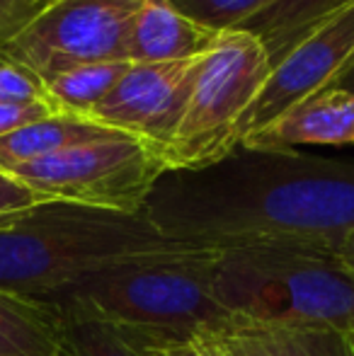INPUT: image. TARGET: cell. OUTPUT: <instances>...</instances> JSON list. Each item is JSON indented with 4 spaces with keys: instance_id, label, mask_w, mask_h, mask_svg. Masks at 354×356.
Here are the masks:
<instances>
[{
    "instance_id": "obj_1",
    "label": "cell",
    "mask_w": 354,
    "mask_h": 356,
    "mask_svg": "<svg viewBox=\"0 0 354 356\" xmlns=\"http://www.w3.org/2000/svg\"><path fill=\"white\" fill-rule=\"evenodd\" d=\"M143 216L202 250L250 245L337 248L354 228V160L238 145L202 170H170Z\"/></svg>"
},
{
    "instance_id": "obj_2",
    "label": "cell",
    "mask_w": 354,
    "mask_h": 356,
    "mask_svg": "<svg viewBox=\"0 0 354 356\" xmlns=\"http://www.w3.org/2000/svg\"><path fill=\"white\" fill-rule=\"evenodd\" d=\"M197 250L163 235L143 213L39 202L0 216V291L49 300L107 269Z\"/></svg>"
},
{
    "instance_id": "obj_3",
    "label": "cell",
    "mask_w": 354,
    "mask_h": 356,
    "mask_svg": "<svg viewBox=\"0 0 354 356\" xmlns=\"http://www.w3.org/2000/svg\"><path fill=\"white\" fill-rule=\"evenodd\" d=\"M218 252L153 257L107 269L49 298L63 320H99L124 330L134 342H182L236 325L214 291Z\"/></svg>"
},
{
    "instance_id": "obj_4",
    "label": "cell",
    "mask_w": 354,
    "mask_h": 356,
    "mask_svg": "<svg viewBox=\"0 0 354 356\" xmlns=\"http://www.w3.org/2000/svg\"><path fill=\"white\" fill-rule=\"evenodd\" d=\"M214 291L236 320L354 330V279L332 248L221 250L214 262Z\"/></svg>"
},
{
    "instance_id": "obj_5",
    "label": "cell",
    "mask_w": 354,
    "mask_h": 356,
    "mask_svg": "<svg viewBox=\"0 0 354 356\" xmlns=\"http://www.w3.org/2000/svg\"><path fill=\"white\" fill-rule=\"evenodd\" d=\"M272 75L260 39L243 29L223 32L204 56L182 122L166 148L170 170H202L228 158L246 138L248 117Z\"/></svg>"
},
{
    "instance_id": "obj_6",
    "label": "cell",
    "mask_w": 354,
    "mask_h": 356,
    "mask_svg": "<svg viewBox=\"0 0 354 356\" xmlns=\"http://www.w3.org/2000/svg\"><path fill=\"white\" fill-rule=\"evenodd\" d=\"M166 172L168 165L161 150L117 131L68 145L10 175L27 184L42 202L141 213Z\"/></svg>"
},
{
    "instance_id": "obj_7",
    "label": "cell",
    "mask_w": 354,
    "mask_h": 356,
    "mask_svg": "<svg viewBox=\"0 0 354 356\" xmlns=\"http://www.w3.org/2000/svg\"><path fill=\"white\" fill-rule=\"evenodd\" d=\"M146 0H54L0 56L49 78L86 63L129 61V32Z\"/></svg>"
},
{
    "instance_id": "obj_8",
    "label": "cell",
    "mask_w": 354,
    "mask_h": 356,
    "mask_svg": "<svg viewBox=\"0 0 354 356\" xmlns=\"http://www.w3.org/2000/svg\"><path fill=\"white\" fill-rule=\"evenodd\" d=\"M204 56L172 63H131L112 92L88 114V122L166 153L182 122Z\"/></svg>"
},
{
    "instance_id": "obj_9",
    "label": "cell",
    "mask_w": 354,
    "mask_h": 356,
    "mask_svg": "<svg viewBox=\"0 0 354 356\" xmlns=\"http://www.w3.org/2000/svg\"><path fill=\"white\" fill-rule=\"evenodd\" d=\"M354 71V5L342 10L308 39H303L287 58L272 68L250 117L246 136L260 131L287 109L323 90L342 88Z\"/></svg>"
},
{
    "instance_id": "obj_10",
    "label": "cell",
    "mask_w": 354,
    "mask_h": 356,
    "mask_svg": "<svg viewBox=\"0 0 354 356\" xmlns=\"http://www.w3.org/2000/svg\"><path fill=\"white\" fill-rule=\"evenodd\" d=\"M354 90L332 88L293 104L291 109L243 138L255 150H291L296 145H352Z\"/></svg>"
},
{
    "instance_id": "obj_11",
    "label": "cell",
    "mask_w": 354,
    "mask_h": 356,
    "mask_svg": "<svg viewBox=\"0 0 354 356\" xmlns=\"http://www.w3.org/2000/svg\"><path fill=\"white\" fill-rule=\"evenodd\" d=\"M218 32L202 27L170 0H146L129 32L127 56L131 63H172L209 54Z\"/></svg>"
},
{
    "instance_id": "obj_12",
    "label": "cell",
    "mask_w": 354,
    "mask_h": 356,
    "mask_svg": "<svg viewBox=\"0 0 354 356\" xmlns=\"http://www.w3.org/2000/svg\"><path fill=\"white\" fill-rule=\"evenodd\" d=\"M66 320L49 300L0 291V356H61Z\"/></svg>"
},
{
    "instance_id": "obj_13",
    "label": "cell",
    "mask_w": 354,
    "mask_h": 356,
    "mask_svg": "<svg viewBox=\"0 0 354 356\" xmlns=\"http://www.w3.org/2000/svg\"><path fill=\"white\" fill-rule=\"evenodd\" d=\"M350 5H354V0H272L241 29L260 39L274 68L303 39Z\"/></svg>"
},
{
    "instance_id": "obj_14",
    "label": "cell",
    "mask_w": 354,
    "mask_h": 356,
    "mask_svg": "<svg viewBox=\"0 0 354 356\" xmlns=\"http://www.w3.org/2000/svg\"><path fill=\"white\" fill-rule=\"evenodd\" d=\"M221 334L250 356H354L347 332L330 327L236 320V325Z\"/></svg>"
},
{
    "instance_id": "obj_15",
    "label": "cell",
    "mask_w": 354,
    "mask_h": 356,
    "mask_svg": "<svg viewBox=\"0 0 354 356\" xmlns=\"http://www.w3.org/2000/svg\"><path fill=\"white\" fill-rule=\"evenodd\" d=\"M109 134L117 131L97 127V124L73 117V114H51V117L27 124V127L0 138V170L13 172L22 165L37 163L68 145L95 141V138L109 136Z\"/></svg>"
},
{
    "instance_id": "obj_16",
    "label": "cell",
    "mask_w": 354,
    "mask_h": 356,
    "mask_svg": "<svg viewBox=\"0 0 354 356\" xmlns=\"http://www.w3.org/2000/svg\"><path fill=\"white\" fill-rule=\"evenodd\" d=\"M131 61H102L86 63L56 75L44 78L47 92L54 107L63 114L88 119V114L114 90V85L127 75Z\"/></svg>"
},
{
    "instance_id": "obj_17",
    "label": "cell",
    "mask_w": 354,
    "mask_h": 356,
    "mask_svg": "<svg viewBox=\"0 0 354 356\" xmlns=\"http://www.w3.org/2000/svg\"><path fill=\"white\" fill-rule=\"evenodd\" d=\"M66 356H143L124 330L99 320H66Z\"/></svg>"
},
{
    "instance_id": "obj_18",
    "label": "cell",
    "mask_w": 354,
    "mask_h": 356,
    "mask_svg": "<svg viewBox=\"0 0 354 356\" xmlns=\"http://www.w3.org/2000/svg\"><path fill=\"white\" fill-rule=\"evenodd\" d=\"M170 3L202 27L223 34L241 29L272 0H170Z\"/></svg>"
},
{
    "instance_id": "obj_19",
    "label": "cell",
    "mask_w": 354,
    "mask_h": 356,
    "mask_svg": "<svg viewBox=\"0 0 354 356\" xmlns=\"http://www.w3.org/2000/svg\"><path fill=\"white\" fill-rule=\"evenodd\" d=\"M0 104H44V107H54L44 80L29 68L19 66V63L10 61L5 56H0Z\"/></svg>"
},
{
    "instance_id": "obj_20",
    "label": "cell",
    "mask_w": 354,
    "mask_h": 356,
    "mask_svg": "<svg viewBox=\"0 0 354 356\" xmlns=\"http://www.w3.org/2000/svg\"><path fill=\"white\" fill-rule=\"evenodd\" d=\"M138 347L143 356H228L218 332H204L182 342H151Z\"/></svg>"
},
{
    "instance_id": "obj_21",
    "label": "cell",
    "mask_w": 354,
    "mask_h": 356,
    "mask_svg": "<svg viewBox=\"0 0 354 356\" xmlns=\"http://www.w3.org/2000/svg\"><path fill=\"white\" fill-rule=\"evenodd\" d=\"M42 10L37 0H0V49L15 39Z\"/></svg>"
},
{
    "instance_id": "obj_22",
    "label": "cell",
    "mask_w": 354,
    "mask_h": 356,
    "mask_svg": "<svg viewBox=\"0 0 354 356\" xmlns=\"http://www.w3.org/2000/svg\"><path fill=\"white\" fill-rule=\"evenodd\" d=\"M51 114L63 112H56L54 107H44V104H0V138L27 127V124L51 117Z\"/></svg>"
},
{
    "instance_id": "obj_23",
    "label": "cell",
    "mask_w": 354,
    "mask_h": 356,
    "mask_svg": "<svg viewBox=\"0 0 354 356\" xmlns=\"http://www.w3.org/2000/svg\"><path fill=\"white\" fill-rule=\"evenodd\" d=\"M39 202H42V199H39L27 184L19 182V179L13 177L10 172L0 170V216L22 211V209H29Z\"/></svg>"
},
{
    "instance_id": "obj_24",
    "label": "cell",
    "mask_w": 354,
    "mask_h": 356,
    "mask_svg": "<svg viewBox=\"0 0 354 356\" xmlns=\"http://www.w3.org/2000/svg\"><path fill=\"white\" fill-rule=\"evenodd\" d=\"M335 254H337V259L342 262V267H345L347 272L352 274V279H354V228L340 240V243H337Z\"/></svg>"
},
{
    "instance_id": "obj_25",
    "label": "cell",
    "mask_w": 354,
    "mask_h": 356,
    "mask_svg": "<svg viewBox=\"0 0 354 356\" xmlns=\"http://www.w3.org/2000/svg\"><path fill=\"white\" fill-rule=\"evenodd\" d=\"M218 334H221V332H218ZM221 342H223V347H226V354L228 356H250L248 352H243V349L238 347L236 342H231V339H228L226 334H221Z\"/></svg>"
},
{
    "instance_id": "obj_26",
    "label": "cell",
    "mask_w": 354,
    "mask_h": 356,
    "mask_svg": "<svg viewBox=\"0 0 354 356\" xmlns=\"http://www.w3.org/2000/svg\"><path fill=\"white\" fill-rule=\"evenodd\" d=\"M342 88H345V90H354V71L345 78V83H342Z\"/></svg>"
},
{
    "instance_id": "obj_27",
    "label": "cell",
    "mask_w": 354,
    "mask_h": 356,
    "mask_svg": "<svg viewBox=\"0 0 354 356\" xmlns=\"http://www.w3.org/2000/svg\"><path fill=\"white\" fill-rule=\"evenodd\" d=\"M347 339H350V347H352V354H354V330L352 332H347Z\"/></svg>"
},
{
    "instance_id": "obj_28",
    "label": "cell",
    "mask_w": 354,
    "mask_h": 356,
    "mask_svg": "<svg viewBox=\"0 0 354 356\" xmlns=\"http://www.w3.org/2000/svg\"><path fill=\"white\" fill-rule=\"evenodd\" d=\"M37 3H39V5H42V8H44V5H49V3H54V0H37Z\"/></svg>"
},
{
    "instance_id": "obj_29",
    "label": "cell",
    "mask_w": 354,
    "mask_h": 356,
    "mask_svg": "<svg viewBox=\"0 0 354 356\" xmlns=\"http://www.w3.org/2000/svg\"><path fill=\"white\" fill-rule=\"evenodd\" d=\"M61 356H66V354H61Z\"/></svg>"
}]
</instances>
